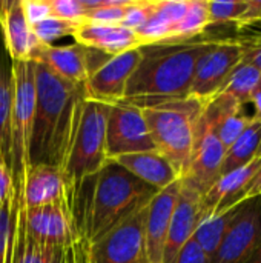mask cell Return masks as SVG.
Masks as SVG:
<instances>
[{"label":"cell","instance_id":"obj_1","mask_svg":"<svg viewBox=\"0 0 261 263\" xmlns=\"http://www.w3.org/2000/svg\"><path fill=\"white\" fill-rule=\"evenodd\" d=\"M158 191L111 160L72 194V213L82 236L94 243L132 214L146 208Z\"/></svg>","mask_w":261,"mask_h":263},{"label":"cell","instance_id":"obj_2","mask_svg":"<svg viewBox=\"0 0 261 263\" xmlns=\"http://www.w3.org/2000/svg\"><path fill=\"white\" fill-rule=\"evenodd\" d=\"M35 82V112L31 139V165H52L62 170L69 149L82 103L83 85H74L46 65L32 62Z\"/></svg>","mask_w":261,"mask_h":263},{"label":"cell","instance_id":"obj_3","mask_svg":"<svg viewBox=\"0 0 261 263\" xmlns=\"http://www.w3.org/2000/svg\"><path fill=\"white\" fill-rule=\"evenodd\" d=\"M215 40L142 46V57L128 82L123 102L146 108L189 97L195 66Z\"/></svg>","mask_w":261,"mask_h":263},{"label":"cell","instance_id":"obj_4","mask_svg":"<svg viewBox=\"0 0 261 263\" xmlns=\"http://www.w3.org/2000/svg\"><path fill=\"white\" fill-rule=\"evenodd\" d=\"M202 109L203 102L192 97L142 108L155 149L169 160L180 179L189 170Z\"/></svg>","mask_w":261,"mask_h":263},{"label":"cell","instance_id":"obj_5","mask_svg":"<svg viewBox=\"0 0 261 263\" xmlns=\"http://www.w3.org/2000/svg\"><path fill=\"white\" fill-rule=\"evenodd\" d=\"M111 105L85 99L80 117L62 165V173L74 191L103 170L111 159L106 153V120Z\"/></svg>","mask_w":261,"mask_h":263},{"label":"cell","instance_id":"obj_6","mask_svg":"<svg viewBox=\"0 0 261 263\" xmlns=\"http://www.w3.org/2000/svg\"><path fill=\"white\" fill-rule=\"evenodd\" d=\"M35 112L32 62H12V106L9 120V166L18 199L31 166V139Z\"/></svg>","mask_w":261,"mask_h":263},{"label":"cell","instance_id":"obj_7","mask_svg":"<svg viewBox=\"0 0 261 263\" xmlns=\"http://www.w3.org/2000/svg\"><path fill=\"white\" fill-rule=\"evenodd\" d=\"M28 236L43 247L54 250H65L83 239L72 208L68 203L46 205L18 211Z\"/></svg>","mask_w":261,"mask_h":263},{"label":"cell","instance_id":"obj_8","mask_svg":"<svg viewBox=\"0 0 261 263\" xmlns=\"http://www.w3.org/2000/svg\"><path fill=\"white\" fill-rule=\"evenodd\" d=\"M157 151L149 134L142 108L120 102L111 105L106 120V153L111 160L135 154Z\"/></svg>","mask_w":261,"mask_h":263},{"label":"cell","instance_id":"obj_9","mask_svg":"<svg viewBox=\"0 0 261 263\" xmlns=\"http://www.w3.org/2000/svg\"><path fill=\"white\" fill-rule=\"evenodd\" d=\"M242 60L243 54L237 39H217L195 66L189 97L205 103L220 94Z\"/></svg>","mask_w":261,"mask_h":263},{"label":"cell","instance_id":"obj_10","mask_svg":"<svg viewBox=\"0 0 261 263\" xmlns=\"http://www.w3.org/2000/svg\"><path fill=\"white\" fill-rule=\"evenodd\" d=\"M225 153L226 149L215 133L214 117L203 103V109L197 122L189 170L183 180L197 188L203 196L220 177Z\"/></svg>","mask_w":261,"mask_h":263},{"label":"cell","instance_id":"obj_11","mask_svg":"<svg viewBox=\"0 0 261 263\" xmlns=\"http://www.w3.org/2000/svg\"><path fill=\"white\" fill-rule=\"evenodd\" d=\"M146 208L91 243L92 263H149L145 239Z\"/></svg>","mask_w":261,"mask_h":263},{"label":"cell","instance_id":"obj_12","mask_svg":"<svg viewBox=\"0 0 261 263\" xmlns=\"http://www.w3.org/2000/svg\"><path fill=\"white\" fill-rule=\"evenodd\" d=\"M261 242V197L240 203L211 263H246Z\"/></svg>","mask_w":261,"mask_h":263},{"label":"cell","instance_id":"obj_13","mask_svg":"<svg viewBox=\"0 0 261 263\" xmlns=\"http://www.w3.org/2000/svg\"><path fill=\"white\" fill-rule=\"evenodd\" d=\"M140 48L111 57L94 74H91L83 85L85 97L106 105L123 102L128 82L142 57Z\"/></svg>","mask_w":261,"mask_h":263},{"label":"cell","instance_id":"obj_14","mask_svg":"<svg viewBox=\"0 0 261 263\" xmlns=\"http://www.w3.org/2000/svg\"><path fill=\"white\" fill-rule=\"evenodd\" d=\"M72 202V190L62 170L52 165H31L17 199L18 211ZM72 208V206H71Z\"/></svg>","mask_w":261,"mask_h":263},{"label":"cell","instance_id":"obj_15","mask_svg":"<svg viewBox=\"0 0 261 263\" xmlns=\"http://www.w3.org/2000/svg\"><path fill=\"white\" fill-rule=\"evenodd\" d=\"M202 219V193L182 179L178 199L171 217L162 263H174L180 250L194 237Z\"/></svg>","mask_w":261,"mask_h":263},{"label":"cell","instance_id":"obj_16","mask_svg":"<svg viewBox=\"0 0 261 263\" xmlns=\"http://www.w3.org/2000/svg\"><path fill=\"white\" fill-rule=\"evenodd\" d=\"M0 28L12 62H35L43 45L25 18L20 0H0Z\"/></svg>","mask_w":261,"mask_h":263},{"label":"cell","instance_id":"obj_17","mask_svg":"<svg viewBox=\"0 0 261 263\" xmlns=\"http://www.w3.org/2000/svg\"><path fill=\"white\" fill-rule=\"evenodd\" d=\"M180 186H182V179L174 182L168 188L158 191L146 206L145 239H146V253L149 263H162L168 230L178 199Z\"/></svg>","mask_w":261,"mask_h":263},{"label":"cell","instance_id":"obj_18","mask_svg":"<svg viewBox=\"0 0 261 263\" xmlns=\"http://www.w3.org/2000/svg\"><path fill=\"white\" fill-rule=\"evenodd\" d=\"M261 160L254 159L246 166L222 174L215 183L202 196V216L217 214L238 206V197L251 177L258 170Z\"/></svg>","mask_w":261,"mask_h":263},{"label":"cell","instance_id":"obj_19","mask_svg":"<svg viewBox=\"0 0 261 263\" xmlns=\"http://www.w3.org/2000/svg\"><path fill=\"white\" fill-rule=\"evenodd\" d=\"M74 39L78 45L102 51L111 57L142 46L135 32L122 25H94L83 22L78 25Z\"/></svg>","mask_w":261,"mask_h":263},{"label":"cell","instance_id":"obj_20","mask_svg":"<svg viewBox=\"0 0 261 263\" xmlns=\"http://www.w3.org/2000/svg\"><path fill=\"white\" fill-rule=\"evenodd\" d=\"M35 62L46 65L54 74L74 85H85L91 76L88 48L77 42L65 46H43Z\"/></svg>","mask_w":261,"mask_h":263},{"label":"cell","instance_id":"obj_21","mask_svg":"<svg viewBox=\"0 0 261 263\" xmlns=\"http://www.w3.org/2000/svg\"><path fill=\"white\" fill-rule=\"evenodd\" d=\"M114 162H117L134 177L155 188L157 191H162L174 182L180 180V176L177 174L174 166L158 151L128 154L114 159Z\"/></svg>","mask_w":261,"mask_h":263},{"label":"cell","instance_id":"obj_22","mask_svg":"<svg viewBox=\"0 0 261 263\" xmlns=\"http://www.w3.org/2000/svg\"><path fill=\"white\" fill-rule=\"evenodd\" d=\"M12 106V60L9 59L0 28V154L9 162V120Z\"/></svg>","mask_w":261,"mask_h":263},{"label":"cell","instance_id":"obj_23","mask_svg":"<svg viewBox=\"0 0 261 263\" xmlns=\"http://www.w3.org/2000/svg\"><path fill=\"white\" fill-rule=\"evenodd\" d=\"M260 142L261 120L252 117V120L249 122L248 128L243 131V134L234 142V145L229 149H226L223 165H222V174H228L234 170H238L251 163L257 156Z\"/></svg>","mask_w":261,"mask_h":263},{"label":"cell","instance_id":"obj_24","mask_svg":"<svg viewBox=\"0 0 261 263\" xmlns=\"http://www.w3.org/2000/svg\"><path fill=\"white\" fill-rule=\"evenodd\" d=\"M238 206H234L228 211L217 213V214H209V216H202L198 227L194 233V240L205 250V253L212 259L214 254L217 253L225 234L228 233L231 223L234 222Z\"/></svg>","mask_w":261,"mask_h":263},{"label":"cell","instance_id":"obj_25","mask_svg":"<svg viewBox=\"0 0 261 263\" xmlns=\"http://www.w3.org/2000/svg\"><path fill=\"white\" fill-rule=\"evenodd\" d=\"M261 88V72L252 65L240 62L231 72L222 92L235 99L242 106L251 103L255 92Z\"/></svg>","mask_w":261,"mask_h":263},{"label":"cell","instance_id":"obj_26","mask_svg":"<svg viewBox=\"0 0 261 263\" xmlns=\"http://www.w3.org/2000/svg\"><path fill=\"white\" fill-rule=\"evenodd\" d=\"M209 28L208 0H189V6L183 18L174 28L166 43H183L195 40Z\"/></svg>","mask_w":261,"mask_h":263},{"label":"cell","instance_id":"obj_27","mask_svg":"<svg viewBox=\"0 0 261 263\" xmlns=\"http://www.w3.org/2000/svg\"><path fill=\"white\" fill-rule=\"evenodd\" d=\"M60 256L62 250L43 247L31 239L17 216V240L12 263H60Z\"/></svg>","mask_w":261,"mask_h":263},{"label":"cell","instance_id":"obj_28","mask_svg":"<svg viewBox=\"0 0 261 263\" xmlns=\"http://www.w3.org/2000/svg\"><path fill=\"white\" fill-rule=\"evenodd\" d=\"M17 203L0 208V263H12L17 240Z\"/></svg>","mask_w":261,"mask_h":263},{"label":"cell","instance_id":"obj_29","mask_svg":"<svg viewBox=\"0 0 261 263\" xmlns=\"http://www.w3.org/2000/svg\"><path fill=\"white\" fill-rule=\"evenodd\" d=\"M78 25L80 23L62 20V18H57V17H49V18L34 25L32 29H34V34H35L37 40L43 46H54V43L58 42L60 39L74 37Z\"/></svg>","mask_w":261,"mask_h":263},{"label":"cell","instance_id":"obj_30","mask_svg":"<svg viewBox=\"0 0 261 263\" xmlns=\"http://www.w3.org/2000/svg\"><path fill=\"white\" fill-rule=\"evenodd\" d=\"M246 9V0H231V2H209L208 0V15L209 26H220L237 23Z\"/></svg>","mask_w":261,"mask_h":263},{"label":"cell","instance_id":"obj_31","mask_svg":"<svg viewBox=\"0 0 261 263\" xmlns=\"http://www.w3.org/2000/svg\"><path fill=\"white\" fill-rule=\"evenodd\" d=\"M154 12V0H131V3L125 9V17L122 26L137 31L142 28Z\"/></svg>","mask_w":261,"mask_h":263},{"label":"cell","instance_id":"obj_32","mask_svg":"<svg viewBox=\"0 0 261 263\" xmlns=\"http://www.w3.org/2000/svg\"><path fill=\"white\" fill-rule=\"evenodd\" d=\"M188 6L189 0H154V14L166 25H169L174 31L177 23L186 14Z\"/></svg>","mask_w":261,"mask_h":263},{"label":"cell","instance_id":"obj_33","mask_svg":"<svg viewBox=\"0 0 261 263\" xmlns=\"http://www.w3.org/2000/svg\"><path fill=\"white\" fill-rule=\"evenodd\" d=\"M49 5L52 17L74 23H83L88 14L83 0H49Z\"/></svg>","mask_w":261,"mask_h":263},{"label":"cell","instance_id":"obj_34","mask_svg":"<svg viewBox=\"0 0 261 263\" xmlns=\"http://www.w3.org/2000/svg\"><path fill=\"white\" fill-rule=\"evenodd\" d=\"M17 203L14 177L8 159L0 154V208H9Z\"/></svg>","mask_w":261,"mask_h":263},{"label":"cell","instance_id":"obj_35","mask_svg":"<svg viewBox=\"0 0 261 263\" xmlns=\"http://www.w3.org/2000/svg\"><path fill=\"white\" fill-rule=\"evenodd\" d=\"M25 18L31 26L52 17L49 0H20Z\"/></svg>","mask_w":261,"mask_h":263},{"label":"cell","instance_id":"obj_36","mask_svg":"<svg viewBox=\"0 0 261 263\" xmlns=\"http://www.w3.org/2000/svg\"><path fill=\"white\" fill-rule=\"evenodd\" d=\"M212 259L205 253V250L194 240V237L180 250L174 263H211Z\"/></svg>","mask_w":261,"mask_h":263},{"label":"cell","instance_id":"obj_37","mask_svg":"<svg viewBox=\"0 0 261 263\" xmlns=\"http://www.w3.org/2000/svg\"><path fill=\"white\" fill-rule=\"evenodd\" d=\"M255 23H261V0H246L245 14L235 23V26L246 28V26H252Z\"/></svg>","mask_w":261,"mask_h":263},{"label":"cell","instance_id":"obj_38","mask_svg":"<svg viewBox=\"0 0 261 263\" xmlns=\"http://www.w3.org/2000/svg\"><path fill=\"white\" fill-rule=\"evenodd\" d=\"M257 197H261V163L258 170L255 171V174L251 177V180L245 186V190L242 191V194L238 197V203H243L246 200L257 199Z\"/></svg>","mask_w":261,"mask_h":263},{"label":"cell","instance_id":"obj_39","mask_svg":"<svg viewBox=\"0 0 261 263\" xmlns=\"http://www.w3.org/2000/svg\"><path fill=\"white\" fill-rule=\"evenodd\" d=\"M251 103L254 105V109H255V114L252 117H255L257 120H261V88L255 92V96L252 97Z\"/></svg>","mask_w":261,"mask_h":263},{"label":"cell","instance_id":"obj_40","mask_svg":"<svg viewBox=\"0 0 261 263\" xmlns=\"http://www.w3.org/2000/svg\"><path fill=\"white\" fill-rule=\"evenodd\" d=\"M246 263H261V242L260 245L257 247V250L254 251V254L248 259Z\"/></svg>","mask_w":261,"mask_h":263},{"label":"cell","instance_id":"obj_41","mask_svg":"<svg viewBox=\"0 0 261 263\" xmlns=\"http://www.w3.org/2000/svg\"><path fill=\"white\" fill-rule=\"evenodd\" d=\"M255 159H260L261 160V142H260V148H258V151H257V156H255Z\"/></svg>","mask_w":261,"mask_h":263}]
</instances>
